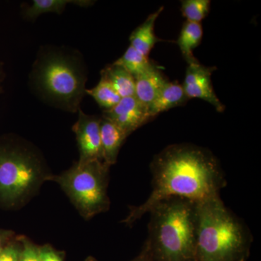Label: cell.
<instances>
[{
  "label": "cell",
  "mask_w": 261,
  "mask_h": 261,
  "mask_svg": "<svg viewBox=\"0 0 261 261\" xmlns=\"http://www.w3.org/2000/svg\"><path fill=\"white\" fill-rule=\"evenodd\" d=\"M114 63L124 68L135 79L148 69L152 64L148 57L144 56L130 45L127 48L124 54L115 61Z\"/></svg>",
  "instance_id": "17"
},
{
  "label": "cell",
  "mask_w": 261,
  "mask_h": 261,
  "mask_svg": "<svg viewBox=\"0 0 261 261\" xmlns=\"http://www.w3.org/2000/svg\"><path fill=\"white\" fill-rule=\"evenodd\" d=\"M132 261H153V260H152V257H151L147 247L144 245L142 251L141 252L140 255Z\"/></svg>",
  "instance_id": "23"
},
{
  "label": "cell",
  "mask_w": 261,
  "mask_h": 261,
  "mask_svg": "<svg viewBox=\"0 0 261 261\" xmlns=\"http://www.w3.org/2000/svg\"><path fill=\"white\" fill-rule=\"evenodd\" d=\"M109 167L102 161H79L55 178L85 219H91L109 208Z\"/></svg>",
  "instance_id": "5"
},
{
  "label": "cell",
  "mask_w": 261,
  "mask_h": 261,
  "mask_svg": "<svg viewBox=\"0 0 261 261\" xmlns=\"http://www.w3.org/2000/svg\"><path fill=\"white\" fill-rule=\"evenodd\" d=\"M10 237L9 232L0 231V250L8 245L7 243Z\"/></svg>",
  "instance_id": "24"
},
{
  "label": "cell",
  "mask_w": 261,
  "mask_h": 261,
  "mask_svg": "<svg viewBox=\"0 0 261 261\" xmlns=\"http://www.w3.org/2000/svg\"><path fill=\"white\" fill-rule=\"evenodd\" d=\"M196 205L187 199L170 197L149 211L145 246L153 261H197Z\"/></svg>",
  "instance_id": "3"
},
{
  "label": "cell",
  "mask_w": 261,
  "mask_h": 261,
  "mask_svg": "<svg viewBox=\"0 0 261 261\" xmlns=\"http://www.w3.org/2000/svg\"><path fill=\"white\" fill-rule=\"evenodd\" d=\"M41 178L37 159L19 148H0V199L13 204L35 188Z\"/></svg>",
  "instance_id": "6"
},
{
  "label": "cell",
  "mask_w": 261,
  "mask_h": 261,
  "mask_svg": "<svg viewBox=\"0 0 261 261\" xmlns=\"http://www.w3.org/2000/svg\"><path fill=\"white\" fill-rule=\"evenodd\" d=\"M86 94L93 98L99 107L104 109V111L114 107L121 99L109 82L102 77L96 87L86 89Z\"/></svg>",
  "instance_id": "18"
},
{
  "label": "cell",
  "mask_w": 261,
  "mask_h": 261,
  "mask_svg": "<svg viewBox=\"0 0 261 261\" xmlns=\"http://www.w3.org/2000/svg\"><path fill=\"white\" fill-rule=\"evenodd\" d=\"M216 67H207L198 63L188 65L183 88L188 99L197 98L210 103L218 112H224L225 106L217 97L213 87L211 75Z\"/></svg>",
  "instance_id": "7"
},
{
  "label": "cell",
  "mask_w": 261,
  "mask_h": 261,
  "mask_svg": "<svg viewBox=\"0 0 261 261\" xmlns=\"http://www.w3.org/2000/svg\"><path fill=\"white\" fill-rule=\"evenodd\" d=\"M196 215V260H247L251 233L219 195L197 203Z\"/></svg>",
  "instance_id": "2"
},
{
  "label": "cell",
  "mask_w": 261,
  "mask_h": 261,
  "mask_svg": "<svg viewBox=\"0 0 261 261\" xmlns=\"http://www.w3.org/2000/svg\"><path fill=\"white\" fill-rule=\"evenodd\" d=\"M20 250L15 244H8L0 250V261H19L20 260Z\"/></svg>",
  "instance_id": "21"
},
{
  "label": "cell",
  "mask_w": 261,
  "mask_h": 261,
  "mask_svg": "<svg viewBox=\"0 0 261 261\" xmlns=\"http://www.w3.org/2000/svg\"><path fill=\"white\" fill-rule=\"evenodd\" d=\"M23 243L19 261H39V247L25 240Z\"/></svg>",
  "instance_id": "20"
},
{
  "label": "cell",
  "mask_w": 261,
  "mask_h": 261,
  "mask_svg": "<svg viewBox=\"0 0 261 261\" xmlns=\"http://www.w3.org/2000/svg\"><path fill=\"white\" fill-rule=\"evenodd\" d=\"M102 118L119 127L127 136L152 120L148 108L139 102L135 96L121 98L116 106L104 111Z\"/></svg>",
  "instance_id": "9"
},
{
  "label": "cell",
  "mask_w": 261,
  "mask_h": 261,
  "mask_svg": "<svg viewBox=\"0 0 261 261\" xmlns=\"http://www.w3.org/2000/svg\"><path fill=\"white\" fill-rule=\"evenodd\" d=\"M128 137L116 124L106 118H101L100 140L103 162L108 166L116 163L120 149Z\"/></svg>",
  "instance_id": "11"
},
{
  "label": "cell",
  "mask_w": 261,
  "mask_h": 261,
  "mask_svg": "<svg viewBox=\"0 0 261 261\" xmlns=\"http://www.w3.org/2000/svg\"><path fill=\"white\" fill-rule=\"evenodd\" d=\"M93 2L84 0H34L32 6L27 10L25 15L29 19L37 18L40 15L47 13H61L68 4H75L80 6H88Z\"/></svg>",
  "instance_id": "16"
},
{
  "label": "cell",
  "mask_w": 261,
  "mask_h": 261,
  "mask_svg": "<svg viewBox=\"0 0 261 261\" xmlns=\"http://www.w3.org/2000/svg\"><path fill=\"white\" fill-rule=\"evenodd\" d=\"M85 261H97V260H96V259L94 258V257L89 256V257H87V259H86Z\"/></svg>",
  "instance_id": "25"
},
{
  "label": "cell",
  "mask_w": 261,
  "mask_h": 261,
  "mask_svg": "<svg viewBox=\"0 0 261 261\" xmlns=\"http://www.w3.org/2000/svg\"><path fill=\"white\" fill-rule=\"evenodd\" d=\"M163 10V7H161L149 15L145 21L130 34V45L146 57H148L156 43L162 41L154 34V24Z\"/></svg>",
  "instance_id": "13"
},
{
  "label": "cell",
  "mask_w": 261,
  "mask_h": 261,
  "mask_svg": "<svg viewBox=\"0 0 261 261\" xmlns=\"http://www.w3.org/2000/svg\"><path fill=\"white\" fill-rule=\"evenodd\" d=\"M188 100L183 86L177 82H167L149 106V116L152 119L165 111L183 106Z\"/></svg>",
  "instance_id": "12"
},
{
  "label": "cell",
  "mask_w": 261,
  "mask_h": 261,
  "mask_svg": "<svg viewBox=\"0 0 261 261\" xmlns=\"http://www.w3.org/2000/svg\"><path fill=\"white\" fill-rule=\"evenodd\" d=\"M168 81L152 63L148 69L135 78V97L147 108Z\"/></svg>",
  "instance_id": "10"
},
{
  "label": "cell",
  "mask_w": 261,
  "mask_h": 261,
  "mask_svg": "<svg viewBox=\"0 0 261 261\" xmlns=\"http://www.w3.org/2000/svg\"><path fill=\"white\" fill-rule=\"evenodd\" d=\"M210 0H184L181 2L182 15L187 21L199 23L208 15Z\"/></svg>",
  "instance_id": "19"
},
{
  "label": "cell",
  "mask_w": 261,
  "mask_h": 261,
  "mask_svg": "<svg viewBox=\"0 0 261 261\" xmlns=\"http://www.w3.org/2000/svg\"><path fill=\"white\" fill-rule=\"evenodd\" d=\"M203 30L201 23L186 21L182 25L177 39V45L188 65L199 62L194 56L193 50L200 45Z\"/></svg>",
  "instance_id": "15"
},
{
  "label": "cell",
  "mask_w": 261,
  "mask_h": 261,
  "mask_svg": "<svg viewBox=\"0 0 261 261\" xmlns=\"http://www.w3.org/2000/svg\"><path fill=\"white\" fill-rule=\"evenodd\" d=\"M101 77L109 82L121 98L135 96V77L120 65L114 63L108 65L101 72Z\"/></svg>",
  "instance_id": "14"
},
{
  "label": "cell",
  "mask_w": 261,
  "mask_h": 261,
  "mask_svg": "<svg viewBox=\"0 0 261 261\" xmlns=\"http://www.w3.org/2000/svg\"><path fill=\"white\" fill-rule=\"evenodd\" d=\"M100 121L101 118L85 114L80 110L78 120L73 127L80 149V161H102Z\"/></svg>",
  "instance_id": "8"
},
{
  "label": "cell",
  "mask_w": 261,
  "mask_h": 261,
  "mask_svg": "<svg viewBox=\"0 0 261 261\" xmlns=\"http://www.w3.org/2000/svg\"><path fill=\"white\" fill-rule=\"evenodd\" d=\"M39 261H63V255L49 245L39 247Z\"/></svg>",
  "instance_id": "22"
},
{
  "label": "cell",
  "mask_w": 261,
  "mask_h": 261,
  "mask_svg": "<svg viewBox=\"0 0 261 261\" xmlns=\"http://www.w3.org/2000/svg\"><path fill=\"white\" fill-rule=\"evenodd\" d=\"M152 190L142 205L132 207L123 221L132 225L160 201L181 197L198 203L215 196L226 185L219 160L207 149L192 144L168 146L150 164Z\"/></svg>",
  "instance_id": "1"
},
{
  "label": "cell",
  "mask_w": 261,
  "mask_h": 261,
  "mask_svg": "<svg viewBox=\"0 0 261 261\" xmlns=\"http://www.w3.org/2000/svg\"><path fill=\"white\" fill-rule=\"evenodd\" d=\"M32 80L48 102L70 112L80 109L87 76L76 56L60 49L44 53L36 62Z\"/></svg>",
  "instance_id": "4"
}]
</instances>
